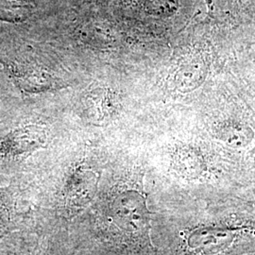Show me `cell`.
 <instances>
[{"label": "cell", "instance_id": "cell-1", "mask_svg": "<svg viewBox=\"0 0 255 255\" xmlns=\"http://www.w3.org/2000/svg\"><path fill=\"white\" fill-rule=\"evenodd\" d=\"M112 213L116 223L123 231L134 235H147L150 213L146 197L135 189L120 193L113 202Z\"/></svg>", "mask_w": 255, "mask_h": 255}, {"label": "cell", "instance_id": "cell-2", "mask_svg": "<svg viewBox=\"0 0 255 255\" xmlns=\"http://www.w3.org/2000/svg\"><path fill=\"white\" fill-rule=\"evenodd\" d=\"M241 234V229L228 225L202 226L192 232L188 246L194 255H219L225 253Z\"/></svg>", "mask_w": 255, "mask_h": 255}, {"label": "cell", "instance_id": "cell-3", "mask_svg": "<svg viewBox=\"0 0 255 255\" xmlns=\"http://www.w3.org/2000/svg\"><path fill=\"white\" fill-rule=\"evenodd\" d=\"M172 167L182 178L198 180L208 170V164L202 150L197 146H178L172 156Z\"/></svg>", "mask_w": 255, "mask_h": 255}, {"label": "cell", "instance_id": "cell-4", "mask_svg": "<svg viewBox=\"0 0 255 255\" xmlns=\"http://www.w3.org/2000/svg\"><path fill=\"white\" fill-rule=\"evenodd\" d=\"M46 140L45 128L30 125L12 132L5 141V149L14 155L32 152L45 146Z\"/></svg>", "mask_w": 255, "mask_h": 255}, {"label": "cell", "instance_id": "cell-5", "mask_svg": "<svg viewBox=\"0 0 255 255\" xmlns=\"http://www.w3.org/2000/svg\"><path fill=\"white\" fill-rule=\"evenodd\" d=\"M213 133L221 143L234 148L250 146L255 136L254 129L248 124L235 119L224 120L217 124Z\"/></svg>", "mask_w": 255, "mask_h": 255}, {"label": "cell", "instance_id": "cell-6", "mask_svg": "<svg viewBox=\"0 0 255 255\" xmlns=\"http://www.w3.org/2000/svg\"><path fill=\"white\" fill-rule=\"evenodd\" d=\"M16 81L22 90L30 94L56 91L66 86L61 79L56 78L43 68L37 67L25 69L16 76Z\"/></svg>", "mask_w": 255, "mask_h": 255}, {"label": "cell", "instance_id": "cell-7", "mask_svg": "<svg viewBox=\"0 0 255 255\" xmlns=\"http://www.w3.org/2000/svg\"><path fill=\"white\" fill-rule=\"evenodd\" d=\"M206 75L204 63L199 57L183 60L174 74L173 83L178 90L190 92L201 85Z\"/></svg>", "mask_w": 255, "mask_h": 255}, {"label": "cell", "instance_id": "cell-8", "mask_svg": "<svg viewBox=\"0 0 255 255\" xmlns=\"http://www.w3.org/2000/svg\"><path fill=\"white\" fill-rule=\"evenodd\" d=\"M87 101L96 119H109L116 112V99L114 94L107 88H95L88 93Z\"/></svg>", "mask_w": 255, "mask_h": 255}, {"label": "cell", "instance_id": "cell-9", "mask_svg": "<svg viewBox=\"0 0 255 255\" xmlns=\"http://www.w3.org/2000/svg\"><path fill=\"white\" fill-rule=\"evenodd\" d=\"M97 181L96 174L92 170L79 167L71 176L70 191L76 194V196H79V194H85V197H88L86 194H92L90 191L95 190Z\"/></svg>", "mask_w": 255, "mask_h": 255}, {"label": "cell", "instance_id": "cell-10", "mask_svg": "<svg viewBox=\"0 0 255 255\" xmlns=\"http://www.w3.org/2000/svg\"><path fill=\"white\" fill-rule=\"evenodd\" d=\"M140 2L146 14L154 17H170L179 9V0H141Z\"/></svg>", "mask_w": 255, "mask_h": 255}, {"label": "cell", "instance_id": "cell-11", "mask_svg": "<svg viewBox=\"0 0 255 255\" xmlns=\"http://www.w3.org/2000/svg\"><path fill=\"white\" fill-rule=\"evenodd\" d=\"M82 36L85 44L95 47H110L115 43L110 30L96 26L86 27Z\"/></svg>", "mask_w": 255, "mask_h": 255}, {"label": "cell", "instance_id": "cell-12", "mask_svg": "<svg viewBox=\"0 0 255 255\" xmlns=\"http://www.w3.org/2000/svg\"><path fill=\"white\" fill-rule=\"evenodd\" d=\"M28 9L17 3L10 1H0V18L9 19L10 21H21L27 18Z\"/></svg>", "mask_w": 255, "mask_h": 255}]
</instances>
